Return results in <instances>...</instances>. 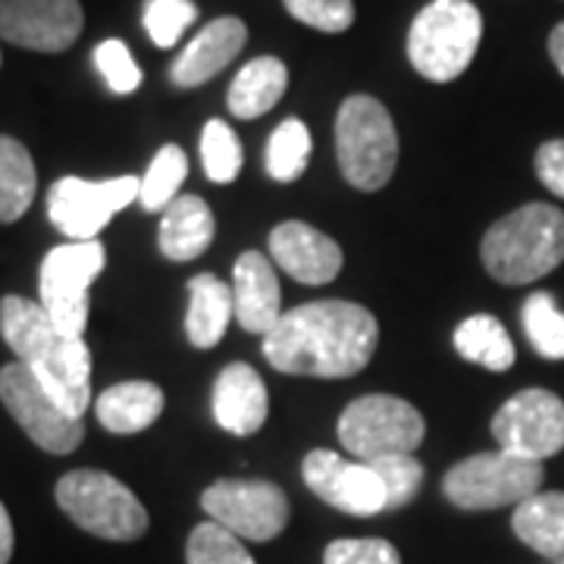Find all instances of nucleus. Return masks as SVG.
I'll use <instances>...</instances> for the list:
<instances>
[{"mask_svg":"<svg viewBox=\"0 0 564 564\" xmlns=\"http://www.w3.org/2000/svg\"><path fill=\"white\" fill-rule=\"evenodd\" d=\"M380 343L377 317L355 302H307L285 311L263 336V358L280 373L345 380L361 373Z\"/></svg>","mask_w":564,"mask_h":564,"instance_id":"obj_1","label":"nucleus"},{"mask_svg":"<svg viewBox=\"0 0 564 564\" xmlns=\"http://www.w3.org/2000/svg\"><path fill=\"white\" fill-rule=\"evenodd\" d=\"M0 336L51 392L69 417L82 421L91 404V351L82 336H66L41 302L22 295L0 299Z\"/></svg>","mask_w":564,"mask_h":564,"instance_id":"obj_2","label":"nucleus"},{"mask_svg":"<svg viewBox=\"0 0 564 564\" xmlns=\"http://www.w3.org/2000/svg\"><path fill=\"white\" fill-rule=\"evenodd\" d=\"M486 273L502 285H527L564 263V210L530 202L489 226L480 245Z\"/></svg>","mask_w":564,"mask_h":564,"instance_id":"obj_3","label":"nucleus"},{"mask_svg":"<svg viewBox=\"0 0 564 564\" xmlns=\"http://www.w3.org/2000/svg\"><path fill=\"white\" fill-rule=\"evenodd\" d=\"M484 41V17L470 0H433L411 22L408 61L430 82H455Z\"/></svg>","mask_w":564,"mask_h":564,"instance_id":"obj_4","label":"nucleus"},{"mask_svg":"<svg viewBox=\"0 0 564 564\" xmlns=\"http://www.w3.org/2000/svg\"><path fill=\"white\" fill-rule=\"evenodd\" d=\"M336 154L348 185L380 192L399 163V132L383 104L370 95H351L336 117Z\"/></svg>","mask_w":564,"mask_h":564,"instance_id":"obj_5","label":"nucleus"},{"mask_svg":"<svg viewBox=\"0 0 564 564\" xmlns=\"http://www.w3.org/2000/svg\"><path fill=\"white\" fill-rule=\"evenodd\" d=\"M63 514L91 536L110 543H135L148 530V511L139 496L104 470H69L57 484Z\"/></svg>","mask_w":564,"mask_h":564,"instance_id":"obj_6","label":"nucleus"},{"mask_svg":"<svg viewBox=\"0 0 564 564\" xmlns=\"http://www.w3.org/2000/svg\"><path fill=\"white\" fill-rule=\"evenodd\" d=\"M543 464L514 458L508 452H480L458 462L443 480L448 502L462 511H496L505 505L527 502L543 492Z\"/></svg>","mask_w":564,"mask_h":564,"instance_id":"obj_7","label":"nucleus"},{"mask_svg":"<svg viewBox=\"0 0 564 564\" xmlns=\"http://www.w3.org/2000/svg\"><path fill=\"white\" fill-rule=\"evenodd\" d=\"M423 414L395 395H361L339 417V443L355 462L411 455L423 443Z\"/></svg>","mask_w":564,"mask_h":564,"instance_id":"obj_8","label":"nucleus"},{"mask_svg":"<svg viewBox=\"0 0 564 564\" xmlns=\"http://www.w3.org/2000/svg\"><path fill=\"white\" fill-rule=\"evenodd\" d=\"M107 251L95 242H69L54 248L41 261L39 292L41 307L61 326L66 336H82L88 326V289L101 276Z\"/></svg>","mask_w":564,"mask_h":564,"instance_id":"obj_9","label":"nucleus"},{"mask_svg":"<svg viewBox=\"0 0 564 564\" xmlns=\"http://www.w3.org/2000/svg\"><path fill=\"white\" fill-rule=\"evenodd\" d=\"M0 402L32 443L51 455H69L85 440V426L69 417L22 361L0 367Z\"/></svg>","mask_w":564,"mask_h":564,"instance_id":"obj_10","label":"nucleus"},{"mask_svg":"<svg viewBox=\"0 0 564 564\" xmlns=\"http://www.w3.org/2000/svg\"><path fill=\"white\" fill-rule=\"evenodd\" d=\"M139 176L88 182L63 176L47 192V217L73 242H95L107 223L132 202H139Z\"/></svg>","mask_w":564,"mask_h":564,"instance_id":"obj_11","label":"nucleus"},{"mask_svg":"<svg viewBox=\"0 0 564 564\" xmlns=\"http://www.w3.org/2000/svg\"><path fill=\"white\" fill-rule=\"evenodd\" d=\"M492 440L499 452L543 464L564 448V402L549 389H521L496 411Z\"/></svg>","mask_w":564,"mask_h":564,"instance_id":"obj_12","label":"nucleus"},{"mask_svg":"<svg viewBox=\"0 0 564 564\" xmlns=\"http://www.w3.org/2000/svg\"><path fill=\"white\" fill-rule=\"evenodd\" d=\"M202 508L239 540L270 543L289 524V496L270 480H217L207 486Z\"/></svg>","mask_w":564,"mask_h":564,"instance_id":"obj_13","label":"nucleus"},{"mask_svg":"<svg viewBox=\"0 0 564 564\" xmlns=\"http://www.w3.org/2000/svg\"><path fill=\"white\" fill-rule=\"evenodd\" d=\"M302 477L317 499L345 514L373 518L386 511V489L367 462H351L329 448H314L304 455Z\"/></svg>","mask_w":564,"mask_h":564,"instance_id":"obj_14","label":"nucleus"},{"mask_svg":"<svg viewBox=\"0 0 564 564\" xmlns=\"http://www.w3.org/2000/svg\"><path fill=\"white\" fill-rule=\"evenodd\" d=\"M79 0H0V39L41 54H61L82 35Z\"/></svg>","mask_w":564,"mask_h":564,"instance_id":"obj_15","label":"nucleus"},{"mask_svg":"<svg viewBox=\"0 0 564 564\" xmlns=\"http://www.w3.org/2000/svg\"><path fill=\"white\" fill-rule=\"evenodd\" d=\"M270 254L292 280L304 285L333 282L343 270V248L307 223H280L270 232Z\"/></svg>","mask_w":564,"mask_h":564,"instance_id":"obj_16","label":"nucleus"},{"mask_svg":"<svg viewBox=\"0 0 564 564\" xmlns=\"http://www.w3.org/2000/svg\"><path fill=\"white\" fill-rule=\"evenodd\" d=\"M232 302H236V321L245 333L267 336L282 311V289L276 280V270L267 254L245 251L232 267Z\"/></svg>","mask_w":564,"mask_h":564,"instance_id":"obj_17","label":"nucleus"},{"mask_svg":"<svg viewBox=\"0 0 564 564\" xmlns=\"http://www.w3.org/2000/svg\"><path fill=\"white\" fill-rule=\"evenodd\" d=\"M210 408H214V421L220 423L226 433L232 436L258 433L270 414V395H267L261 373L242 361L223 367L214 383Z\"/></svg>","mask_w":564,"mask_h":564,"instance_id":"obj_18","label":"nucleus"},{"mask_svg":"<svg viewBox=\"0 0 564 564\" xmlns=\"http://www.w3.org/2000/svg\"><path fill=\"white\" fill-rule=\"evenodd\" d=\"M245 41H248V29H245L242 20L220 17V20L207 22L192 39V44L176 57L173 69H170V79L180 88H198L239 57Z\"/></svg>","mask_w":564,"mask_h":564,"instance_id":"obj_19","label":"nucleus"},{"mask_svg":"<svg viewBox=\"0 0 564 564\" xmlns=\"http://www.w3.org/2000/svg\"><path fill=\"white\" fill-rule=\"evenodd\" d=\"M214 229L217 223H214L210 207L198 195H180L163 210L158 245H161L163 258L170 261H195L214 242Z\"/></svg>","mask_w":564,"mask_h":564,"instance_id":"obj_20","label":"nucleus"},{"mask_svg":"<svg viewBox=\"0 0 564 564\" xmlns=\"http://www.w3.org/2000/svg\"><path fill=\"white\" fill-rule=\"evenodd\" d=\"M163 389L144 380H129L104 389L95 402V414L104 430L117 433V436H132L148 430L151 423L163 414Z\"/></svg>","mask_w":564,"mask_h":564,"instance_id":"obj_21","label":"nucleus"},{"mask_svg":"<svg viewBox=\"0 0 564 564\" xmlns=\"http://www.w3.org/2000/svg\"><path fill=\"white\" fill-rule=\"evenodd\" d=\"M236 317L232 289L214 273H202L188 280V314L185 336L195 348H214L226 336V326Z\"/></svg>","mask_w":564,"mask_h":564,"instance_id":"obj_22","label":"nucleus"},{"mask_svg":"<svg viewBox=\"0 0 564 564\" xmlns=\"http://www.w3.org/2000/svg\"><path fill=\"white\" fill-rule=\"evenodd\" d=\"M511 530L545 562L564 564V492H536L511 514Z\"/></svg>","mask_w":564,"mask_h":564,"instance_id":"obj_23","label":"nucleus"},{"mask_svg":"<svg viewBox=\"0 0 564 564\" xmlns=\"http://www.w3.org/2000/svg\"><path fill=\"white\" fill-rule=\"evenodd\" d=\"M285 85H289V69L280 57H258L245 63L226 95L229 113L236 120H258L280 104Z\"/></svg>","mask_w":564,"mask_h":564,"instance_id":"obj_24","label":"nucleus"},{"mask_svg":"<svg viewBox=\"0 0 564 564\" xmlns=\"http://www.w3.org/2000/svg\"><path fill=\"white\" fill-rule=\"evenodd\" d=\"M452 343L464 361L480 364L492 373H505L514 367V343H511L502 321L492 314H474L458 323Z\"/></svg>","mask_w":564,"mask_h":564,"instance_id":"obj_25","label":"nucleus"},{"mask_svg":"<svg viewBox=\"0 0 564 564\" xmlns=\"http://www.w3.org/2000/svg\"><path fill=\"white\" fill-rule=\"evenodd\" d=\"M39 173L29 148L13 135H0V223H17L35 202Z\"/></svg>","mask_w":564,"mask_h":564,"instance_id":"obj_26","label":"nucleus"},{"mask_svg":"<svg viewBox=\"0 0 564 564\" xmlns=\"http://www.w3.org/2000/svg\"><path fill=\"white\" fill-rule=\"evenodd\" d=\"M188 176V158L180 144H163L154 154V161L148 166V173L141 176L139 204L154 214V210H166L170 204L180 198L182 182Z\"/></svg>","mask_w":564,"mask_h":564,"instance_id":"obj_27","label":"nucleus"},{"mask_svg":"<svg viewBox=\"0 0 564 564\" xmlns=\"http://www.w3.org/2000/svg\"><path fill=\"white\" fill-rule=\"evenodd\" d=\"M311 163V132L302 120H282L267 141V173L276 182H295Z\"/></svg>","mask_w":564,"mask_h":564,"instance_id":"obj_28","label":"nucleus"},{"mask_svg":"<svg viewBox=\"0 0 564 564\" xmlns=\"http://www.w3.org/2000/svg\"><path fill=\"white\" fill-rule=\"evenodd\" d=\"M524 333L545 361H564V311L552 292H533L521 311Z\"/></svg>","mask_w":564,"mask_h":564,"instance_id":"obj_29","label":"nucleus"},{"mask_svg":"<svg viewBox=\"0 0 564 564\" xmlns=\"http://www.w3.org/2000/svg\"><path fill=\"white\" fill-rule=\"evenodd\" d=\"M202 161L207 180L217 182V185L236 182V176L242 173V141H239V135H236L223 120H210L204 126Z\"/></svg>","mask_w":564,"mask_h":564,"instance_id":"obj_30","label":"nucleus"},{"mask_svg":"<svg viewBox=\"0 0 564 564\" xmlns=\"http://www.w3.org/2000/svg\"><path fill=\"white\" fill-rule=\"evenodd\" d=\"M185 562L188 564H254L248 549L236 533H229L217 521H204L192 530L185 543Z\"/></svg>","mask_w":564,"mask_h":564,"instance_id":"obj_31","label":"nucleus"},{"mask_svg":"<svg viewBox=\"0 0 564 564\" xmlns=\"http://www.w3.org/2000/svg\"><path fill=\"white\" fill-rule=\"evenodd\" d=\"M386 489V511H395L414 502V496L423 486V464L414 455H392L380 462H367Z\"/></svg>","mask_w":564,"mask_h":564,"instance_id":"obj_32","label":"nucleus"},{"mask_svg":"<svg viewBox=\"0 0 564 564\" xmlns=\"http://www.w3.org/2000/svg\"><path fill=\"white\" fill-rule=\"evenodd\" d=\"M195 20H198V7L192 0H148L144 3V29L158 47H173Z\"/></svg>","mask_w":564,"mask_h":564,"instance_id":"obj_33","label":"nucleus"},{"mask_svg":"<svg viewBox=\"0 0 564 564\" xmlns=\"http://www.w3.org/2000/svg\"><path fill=\"white\" fill-rule=\"evenodd\" d=\"M285 10L304 25L339 35L355 22V0H282Z\"/></svg>","mask_w":564,"mask_h":564,"instance_id":"obj_34","label":"nucleus"},{"mask_svg":"<svg viewBox=\"0 0 564 564\" xmlns=\"http://www.w3.org/2000/svg\"><path fill=\"white\" fill-rule=\"evenodd\" d=\"M95 63H98L104 82L110 85L113 95H132L141 85L139 63L132 61L129 47H126L120 39L101 41V44L95 47Z\"/></svg>","mask_w":564,"mask_h":564,"instance_id":"obj_35","label":"nucleus"},{"mask_svg":"<svg viewBox=\"0 0 564 564\" xmlns=\"http://www.w3.org/2000/svg\"><path fill=\"white\" fill-rule=\"evenodd\" d=\"M323 564H402L399 549L389 540H336L326 545Z\"/></svg>","mask_w":564,"mask_h":564,"instance_id":"obj_36","label":"nucleus"},{"mask_svg":"<svg viewBox=\"0 0 564 564\" xmlns=\"http://www.w3.org/2000/svg\"><path fill=\"white\" fill-rule=\"evenodd\" d=\"M533 166H536V176H540L545 188L564 202V139H552L540 144Z\"/></svg>","mask_w":564,"mask_h":564,"instance_id":"obj_37","label":"nucleus"},{"mask_svg":"<svg viewBox=\"0 0 564 564\" xmlns=\"http://www.w3.org/2000/svg\"><path fill=\"white\" fill-rule=\"evenodd\" d=\"M13 543H17V536H13V521H10L7 508L0 502V564H10V558H13Z\"/></svg>","mask_w":564,"mask_h":564,"instance_id":"obj_38","label":"nucleus"},{"mask_svg":"<svg viewBox=\"0 0 564 564\" xmlns=\"http://www.w3.org/2000/svg\"><path fill=\"white\" fill-rule=\"evenodd\" d=\"M549 57L555 63V69L564 76V22H558L549 35Z\"/></svg>","mask_w":564,"mask_h":564,"instance_id":"obj_39","label":"nucleus"},{"mask_svg":"<svg viewBox=\"0 0 564 564\" xmlns=\"http://www.w3.org/2000/svg\"><path fill=\"white\" fill-rule=\"evenodd\" d=\"M545 564H555V562H545Z\"/></svg>","mask_w":564,"mask_h":564,"instance_id":"obj_40","label":"nucleus"}]
</instances>
